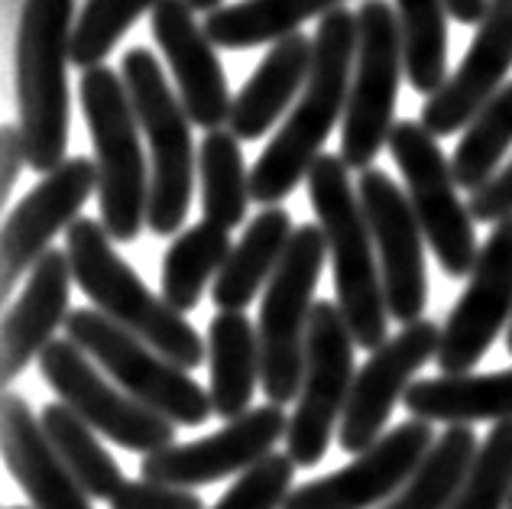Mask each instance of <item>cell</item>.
I'll use <instances>...</instances> for the list:
<instances>
[{
  "mask_svg": "<svg viewBox=\"0 0 512 509\" xmlns=\"http://www.w3.org/2000/svg\"><path fill=\"white\" fill-rule=\"evenodd\" d=\"M357 59V13L338 7L318 20L312 72L292 114L250 169V198L263 208L279 205L308 179L321 146L347 111L350 75Z\"/></svg>",
  "mask_w": 512,
  "mask_h": 509,
  "instance_id": "cell-1",
  "label": "cell"
},
{
  "mask_svg": "<svg viewBox=\"0 0 512 509\" xmlns=\"http://www.w3.org/2000/svg\"><path fill=\"white\" fill-rule=\"evenodd\" d=\"M65 253H69L78 289L101 315H107L114 325L130 331L143 344H150L175 367L195 370L205 364L208 341H201L192 321L143 283L140 273L114 250V240L101 221L78 218L65 231Z\"/></svg>",
  "mask_w": 512,
  "mask_h": 509,
  "instance_id": "cell-2",
  "label": "cell"
},
{
  "mask_svg": "<svg viewBox=\"0 0 512 509\" xmlns=\"http://www.w3.org/2000/svg\"><path fill=\"white\" fill-rule=\"evenodd\" d=\"M308 202L328 240L338 308L357 347L376 351L389 341V308L376 260V244L341 156L321 153L308 172Z\"/></svg>",
  "mask_w": 512,
  "mask_h": 509,
  "instance_id": "cell-3",
  "label": "cell"
},
{
  "mask_svg": "<svg viewBox=\"0 0 512 509\" xmlns=\"http://www.w3.org/2000/svg\"><path fill=\"white\" fill-rule=\"evenodd\" d=\"M72 13L75 0H26L17 26V111L39 176L69 159Z\"/></svg>",
  "mask_w": 512,
  "mask_h": 509,
  "instance_id": "cell-4",
  "label": "cell"
},
{
  "mask_svg": "<svg viewBox=\"0 0 512 509\" xmlns=\"http://www.w3.org/2000/svg\"><path fill=\"white\" fill-rule=\"evenodd\" d=\"M82 107L98 163L101 224L117 244H133L150 211V169L124 78L107 65L82 72Z\"/></svg>",
  "mask_w": 512,
  "mask_h": 509,
  "instance_id": "cell-5",
  "label": "cell"
},
{
  "mask_svg": "<svg viewBox=\"0 0 512 509\" xmlns=\"http://www.w3.org/2000/svg\"><path fill=\"white\" fill-rule=\"evenodd\" d=\"M120 78L130 91L140 130L150 143V211L146 227L159 237L175 234L188 218L195 189V143L192 120L182 98L166 82L163 65L150 49H127L120 62Z\"/></svg>",
  "mask_w": 512,
  "mask_h": 509,
  "instance_id": "cell-6",
  "label": "cell"
},
{
  "mask_svg": "<svg viewBox=\"0 0 512 509\" xmlns=\"http://www.w3.org/2000/svg\"><path fill=\"white\" fill-rule=\"evenodd\" d=\"M328 260V240L318 224H299L286 253L266 283L260 305V354L263 390L273 406H292L302 393L308 321L315 308V289Z\"/></svg>",
  "mask_w": 512,
  "mask_h": 509,
  "instance_id": "cell-7",
  "label": "cell"
},
{
  "mask_svg": "<svg viewBox=\"0 0 512 509\" xmlns=\"http://www.w3.org/2000/svg\"><path fill=\"white\" fill-rule=\"evenodd\" d=\"M65 334L120 390L130 393L146 409L159 412L172 425H205L214 412L208 390L192 380V373L175 367L172 360L156 354L150 344H143L130 331L114 325L98 308H75L65 321Z\"/></svg>",
  "mask_w": 512,
  "mask_h": 509,
  "instance_id": "cell-8",
  "label": "cell"
},
{
  "mask_svg": "<svg viewBox=\"0 0 512 509\" xmlns=\"http://www.w3.org/2000/svg\"><path fill=\"white\" fill-rule=\"evenodd\" d=\"M406 72L402 30L389 0H363L357 10V59L341 130V159L347 169L367 172L399 124L396 98Z\"/></svg>",
  "mask_w": 512,
  "mask_h": 509,
  "instance_id": "cell-9",
  "label": "cell"
},
{
  "mask_svg": "<svg viewBox=\"0 0 512 509\" xmlns=\"http://www.w3.org/2000/svg\"><path fill=\"white\" fill-rule=\"evenodd\" d=\"M389 153L406 179L409 205L438 266L454 279L470 276L480 257L474 214L457 198L461 185L448 156L441 153L438 137H431L422 120H399L389 133Z\"/></svg>",
  "mask_w": 512,
  "mask_h": 509,
  "instance_id": "cell-10",
  "label": "cell"
},
{
  "mask_svg": "<svg viewBox=\"0 0 512 509\" xmlns=\"http://www.w3.org/2000/svg\"><path fill=\"white\" fill-rule=\"evenodd\" d=\"M354 334L338 302L318 299L308 321L302 393L289 419V458L295 467H315L328 454L331 435L344 419L350 390H354Z\"/></svg>",
  "mask_w": 512,
  "mask_h": 509,
  "instance_id": "cell-11",
  "label": "cell"
},
{
  "mask_svg": "<svg viewBox=\"0 0 512 509\" xmlns=\"http://www.w3.org/2000/svg\"><path fill=\"white\" fill-rule=\"evenodd\" d=\"M36 364L59 403L75 409L94 432L111 438L114 445L143 458L175 445V425L107 380L98 364L69 338L52 341Z\"/></svg>",
  "mask_w": 512,
  "mask_h": 509,
  "instance_id": "cell-12",
  "label": "cell"
},
{
  "mask_svg": "<svg viewBox=\"0 0 512 509\" xmlns=\"http://www.w3.org/2000/svg\"><path fill=\"white\" fill-rule=\"evenodd\" d=\"M357 195L376 244L389 318H396L402 328L422 321L428 305L425 234L409 205V195L383 169L363 172Z\"/></svg>",
  "mask_w": 512,
  "mask_h": 509,
  "instance_id": "cell-13",
  "label": "cell"
},
{
  "mask_svg": "<svg viewBox=\"0 0 512 509\" xmlns=\"http://www.w3.org/2000/svg\"><path fill=\"white\" fill-rule=\"evenodd\" d=\"M512 325V218L500 221L490 231L464 296L451 308L448 325L441 328L438 367L444 377L470 373L500 331Z\"/></svg>",
  "mask_w": 512,
  "mask_h": 509,
  "instance_id": "cell-14",
  "label": "cell"
},
{
  "mask_svg": "<svg viewBox=\"0 0 512 509\" xmlns=\"http://www.w3.org/2000/svg\"><path fill=\"white\" fill-rule=\"evenodd\" d=\"M91 192H98V163L88 156H69L7 214L4 240H0V296L4 302L20 279L33 273V266L52 250V237L69 231L78 221V211L85 208Z\"/></svg>",
  "mask_w": 512,
  "mask_h": 509,
  "instance_id": "cell-15",
  "label": "cell"
},
{
  "mask_svg": "<svg viewBox=\"0 0 512 509\" xmlns=\"http://www.w3.org/2000/svg\"><path fill=\"white\" fill-rule=\"evenodd\" d=\"M289 435V415L282 406L266 403L250 409L240 419L227 422L208 438L172 445L166 451L146 454L140 461V477L169 487H205L224 477H240L250 467L273 454V445Z\"/></svg>",
  "mask_w": 512,
  "mask_h": 509,
  "instance_id": "cell-16",
  "label": "cell"
},
{
  "mask_svg": "<svg viewBox=\"0 0 512 509\" xmlns=\"http://www.w3.org/2000/svg\"><path fill=\"white\" fill-rule=\"evenodd\" d=\"M435 428L431 422L409 419L386 432L370 451L357 454L341 471L321 480L299 484L282 509H370L383 506L402 490V484L435 448Z\"/></svg>",
  "mask_w": 512,
  "mask_h": 509,
  "instance_id": "cell-17",
  "label": "cell"
},
{
  "mask_svg": "<svg viewBox=\"0 0 512 509\" xmlns=\"http://www.w3.org/2000/svg\"><path fill=\"white\" fill-rule=\"evenodd\" d=\"M441 328L431 318L412 321L396 338L376 347L370 360L357 370L344 419H341V448L347 454L370 451L383 438V425L396 403L409 393L412 377L428 360H438Z\"/></svg>",
  "mask_w": 512,
  "mask_h": 509,
  "instance_id": "cell-18",
  "label": "cell"
},
{
  "mask_svg": "<svg viewBox=\"0 0 512 509\" xmlns=\"http://www.w3.org/2000/svg\"><path fill=\"white\" fill-rule=\"evenodd\" d=\"M512 69V0H490L464 62L422 107V127L448 137L474 124V117L503 91Z\"/></svg>",
  "mask_w": 512,
  "mask_h": 509,
  "instance_id": "cell-19",
  "label": "cell"
},
{
  "mask_svg": "<svg viewBox=\"0 0 512 509\" xmlns=\"http://www.w3.org/2000/svg\"><path fill=\"white\" fill-rule=\"evenodd\" d=\"M153 36L179 85L185 114L195 127L221 130L231 120L234 98L227 91V75L205 26H198L188 0H159L150 13Z\"/></svg>",
  "mask_w": 512,
  "mask_h": 509,
  "instance_id": "cell-20",
  "label": "cell"
},
{
  "mask_svg": "<svg viewBox=\"0 0 512 509\" xmlns=\"http://www.w3.org/2000/svg\"><path fill=\"white\" fill-rule=\"evenodd\" d=\"M72 263L69 253L49 250L26 276V286L4 315V344H0V380L4 390L23 377L33 360L43 357L56 341V331L69 321V292H72Z\"/></svg>",
  "mask_w": 512,
  "mask_h": 509,
  "instance_id": "cell-21",
  "label": "cell"
},
{
  "mask_svg": "<svg viewBox=\"0 0 512 509\" xmlns=\"http://www.w3.org/2000/svg\"><path fill=\"white\" fill-rule=\"evenodd\" d=\"M4 461L33 509H91V497L49 445L26 396L4 390Z\"/></svg>",
  "mask_w": 512,
  "mask_h": 509,
  "instance_id": "cell-22",
  "label": "cell"
},
{
  "mask_svg": "<svg viewBox=\"0 0 512 509\" xmlns=\"http://www.w3.org/2000/svg\"><path fill=\"white\" fill-rule=\"evenodd\" d=\"M312 56H315V39H308L305 33H292L286 39H279L276 46H269L266 59L256 65V72L247 78V85L234 98L227 130L237 140L266 137V130L282 117V111L292 101H299L308 82V72H312Z\"/></svg>",
  "mask_w": 512,
  "mask_h": 509,
  "instance_id": "cell-23",
  "label": "cell"
},
{
  "mask_svg": "<svg viewBox=\"0 0 512 509\" xmlns=\"http://www.w3.org/2000/svg\"><path fill=\"white\" fill-rule=\"evenodd\" d=\"M211 357V409L218 419L234 422L250 412L256 386H263L260 334L244 312H218L208 325Z\"/></svg>",
  "mask_w": 512,
  "mask_h": 509,
  "instance_id": "cell-24",
  "label": "cell"
},
{
  "mask_svg": "<svg viewBox=\"0 0 512 509\" xmlns=\"http://www.w3.org/2000/svg\"><path fill=\"white\" fill-rule=\"evenodd\" d=\"M402 403L422 422H509L512 419V367L464 377H431L409 386Z\"/></svg>",
  "mask_w": 512,
  "mask_h": 509,
  "instance_id": "cell-25",
  "label": "cell"
},
{
  "mask_svg": "<svg viewBox=\"0 0 512 509\" xmlns=\"http://www.w3.org/2000/svg\"><path fill=\"white\" fill-rule=\"evenodd\" d=\"M295 234L292 214L286 208H263L247 224L240 244H234L224 270L214 279V305L221 312H244L256 299L263 283H269L276 266Z\"/></svg>",
  "mask_w": 512,
  "mask_h": 509,
  "instance_id": "cell-26",
  "label": "cell"
},
{
  "mask_svg": "<svg viewBox=\"0 0 512 509\" xmlns=\"http://www.w3.org/2000/svg\"><path fill=\"white\" fill-rule=\"evenodd\" d=\"M344 0H237L208 13L205 33L218 49H250L276 46L279 39L299 33L312 17L338 10Z\"/></svg>",
  "mask_w": 512,
  "mask_h": 509,
  "instance_id": "cell-27",
  "label": "cell"
},
{
  "mask_svg": "<svg viewBox=\"0 0 512 509\" xmlns=\"http://www.w3.org/2000/svg\"><path fill=\"white\" fill-rule=\"evenodd\" d=\"M39 425H43L49 445L56 448L62 464L69 467L72 477L82 484L88 497L111 503L127 480H124V471H120V464L107 454V448L98 441V435H94V428L65 403L43 406Z\"/></svg>",
  "mask_w": 512,
  "mask_h": 509,
  "instance_id": "cell-28",
  "label": "cell"
},
{
  "mask_svg": "<svg viewBox=\"0 0 512 509\" xmlns=\"http://www.w3.org/2000/svg\"><path fill=\"white\" fill-rule=\"evenodd\" d=\"M477 451L480 445L474 428L451 425L448 432L438 435L435 448L425 454V461L415 467V474L402 484L396 497L376 509H451Z\"/></svg>",
  "mask_w": 512,
  "mask_h": 509,
  "instance_id": "cell-29",
  "label": "cell"
},
{
  "mask_svg": "<svg viewBox=\"0 0 512 509\" xmlns=\"http://www.w3.org/2000/svg\"><path fill=\"white\" fill-rule=\"evenodd\" d=\"M231 231L198 221L188 227L185 234L172 240L163 260V299L175 312H192L205 296L208 279L224 270L227 257H231Z\"/></svg>",
  "mask_w": 512,
  "mask_h": 509,
  "instance_id": "cell-30",
  "label": "cell"
},
{
  "mask_svg": "<svg viewBox=\"0 0 512 509\" xmlns=\"http://www.w3.org/2000/svg\"><path fill=\"white\" fill-rule=\"evenodd\" d=\"M198 182L205 221L224 227H240L247 218L250 172L244 166V150L231 130H211L198 146Z\"/></svg>",
  "mask_w": 512,
  "mask_h": 509,
  "instance_id": "cell-31",
  "label": "cell"
},
{
  "mask_svg": "<svg viewBox=\"0 0 512 509\" xmlns=\"http://www.w3.org/2000/svg\"><path fill=\"white\" fill-rule=\"evenodd\" d=\"M406 78L419 95H435L448 82V4L444 0H396Z\"/></svg>",
  "mask_w": 512,
  "mask_h": 509,
  "instance_id": "cell-32",
  "label": "cell"
},
{
  "mask_svg": "<svg viewBox=\"0 0 512 509\" xmlns=\"http://www.w3.org/2000/svg\"><path fill=\"white\" fill-rule=\"evenodd\" d=\"M512 146V82L503 85L483 111L474 117V124L464 130L461 143L454 150V179L461 189H470L474 195L483 189L496 172H500V159Z\"/></svg>",
  "mask_w": 512,
  "mask_h": 509,
  "instance_id": "cell-33",
  "label": "cell"
},
{
  "mask_svg": "<svg viewBox=\"0 0 512 509\" xmlns=\"http://www.w3.org/2000/svg\"><path fill=\"white\" fill-rule=\"evenodd\" d=\"M156 4L159 0H88L72 30V65H78L82 72L104 65L111 49L120 43V36L146 10L153 13Z\"/></svg>",
  "mask_w": 512,
  "mask_h": 509,
  "instance_id": "cell-34",
  "label": "cell"
},
{
  "mask_svg": "<svg viewBox=\"0 0 512 509\" xmlns=\"http://www.w3.org/2000/svg\"><path fill=\"white\" fill-rule=\"evenodd\" d=\"M512 500V419L493 422L451 509H509Z\"/></svg>",
  "mask_w": 512,
  "mask_h": 509,
  "instance_id": "cell-35",
  "label": "cell"
},
{
  "mask_svg": "<svg viewBox=\"0 0 512 509\" xmlns=\"http://www.w3.org/2000/svg\"><path fill=\"white\" fill-rule=\"evenodd\" d=\"M295 461L289 454H269L247 474L237 477L234 487H227L224 497L214 503V509H282L295 490Z\"/></svg>",
  "mask_w": 512,
  "mask_h": 509,
  "instance_id": "cell-36",
  "label": "cell"
},
{
  "mask_svg": "<svg viewBox=\"0 0 512 509\" xmlns=\"http://www.w3.org/2000/svg\"><path fill=\"white\" fill-rule=\"evenodd\" d=\"M111 509H205L195 490L153 484V480H127L111 500Z\"/></svg>",
  "mask_w": 512,
  "mask_h": 509,
  "instance_id": "cell-37",
  "label": "cell"
},
{
  "mask_svg": "<svg viewBox=\"0 0 512 509\" xmlns=\"http://www.w3.org/2000/svg\"><path fill=\"white\" fill-rule=\"evenodd\" d=\"M470 214L480 224H500L512 218V163H506L496 176L470 195Z\"/></svg>",
  "mask_w": 512,
  "mask_h": 509,
  "instance_id": "cell-38",
  "label": "cell"
},
{
  "mask_svg": "<svg viewBox=\"0 0 512 509\" xmlns=\"http://www.w3.org/2000/svg\"><path fill=\"white\" fill-rule=\"evenodd\" d=\"M26 166H30V146H26L23 127L4 124L0 130V195H4V202Z\"/></svg>",
  "mask_w": 512,
  "mask_h": 509,
  "instance_id": "cell-39",
  "label": "cell"
},
{
  "mask_svg": "<svg viewBox=\"0 0 512 509\" xmlns=\"http://www.w3.org/2000/svg\"><path fill=\"white\" fill-rule=\"evenodd\" d=\"M448 4V13L457 20V23H467V26H480L483 13H487V4L490 0H444Z\"/></svg>",
  "mask_w": 512,
  "mask_h": 509,
  "instance_id": "cell-40",
  "label": "cell"
},
{
  "mask_svg": "<svg viewBox=\"0 0 512 509\" xmlns=\"http://www.w3.org/2000/svg\"><path fill=\"white\" fill-rule=\"evenodd\" d=\"M188 7H192V10H208V13H214V10H221V7H224V0H188Z\"/></svg>",
  "mask_w": 512,
  "mask_h": 509,
  "instance_id": "cell-41",
  "label": "cell"
},
{
  "mask_svg": "<svg viewBox=\"0 0 512 509\" xmlns=\"http://www.w3.org/2000/svg\"><path fill=\"white\" fill-rule=\"evenodd\" d=\"M506 347H509V354H512V325H509V334H506Z\"/></svg>",
  "mask_w": 512,
  "mask_h": 509,
  "instance_id": "cell-42",
  "label": "cell"
},
{
  "mask_svg": "<svg viewBox=\"0 0 512 509\" xmlns=\"http://www.w3.org/2000/svg\"><path fill=\"white\" fill-rule=\"evenodd\" d=\"M7 509H30V506H7Z\"/></svg>",
  "mask_w": 512,
  "mask_h": 509,
  "instance_id": "cell-43",
  "label": "cell"
},
{
  "mask_svg": "<svg viewBox=\"0 0 512 509\" xmlns=\"http://www.w3.org/2000/svg\"><path fill=\"white\" fill-rule=\"evenodd\" d=\"M509 509H512V500H509Z\"/></svg>",
  "mask_w": 512,
  "mask_h": 509,
  "instance_id": "cell-44",
  "label": "cell"
}]
</instances>
